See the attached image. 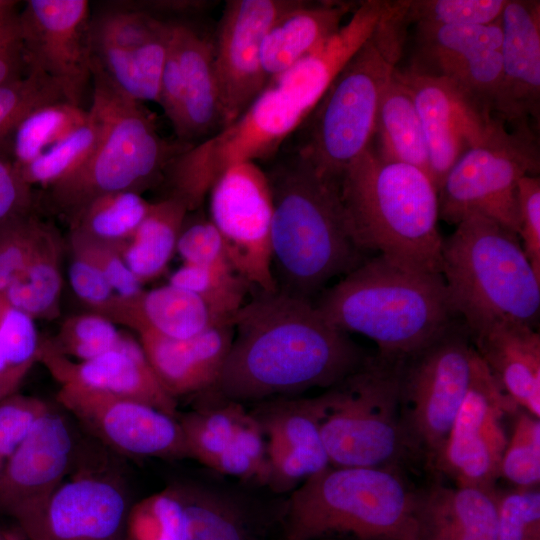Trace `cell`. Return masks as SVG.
Listing matches in <instances>:
<instances>
[{
    "label": "cell",
    "mask_w": 540,
    "mask_h": 540,
    "mask_svg": "<svg viewBox=\"0 0 540 540\" xmlns=\"http://www.w3.org/2000/svg\"><path fill=\"white\" fill-rule=\"evenodd\" d=\"M382 15L377 2L362 1L335 34L270 80L239 118L174 157L164 175L170 187L168 196L181 200L188 211L196 210L228 168L275 155L312 112Z\"/></svg>",
    "instance_id": "obj_1"
},
{
    "label": "cell",
    "mask_w": 540,
    "mask_h": 540,
    "mask_svg": "<svg viewBox=\"0 0 540 540\" xmlns=\"http://www.w3.org/2000/svg\"><path fill=\"white\" fill-rule=\"evenodd\" d=\"M232 344L212 388L226 401H262L330 388L367 358L311 300L261 292L233 319Z\"/></svg>",
    "instance_id": "obj_2"
},
{
    "label": "cell",
    "mask_w": 540,
    "mask_h": 540,
    "mask_svg": "<svg viewBox=\"0 0 540 540\" xmlns=\"http://www.w3.org/2000/svg\"><path fill=\"white\" fill-rule=\"evenodd\" d=\"M338 185L345 226L360 250L441 273L438 190L425 171L384 160L371 143Z\"/></svg>",
    "instance_id": "obj_3"
},
{
    "label": "cell",
    "mask_w": 540,
    "mask_h": 540,
    "mask_svg": "<svg viewBox=\"0 0 540 540\" xmlns=\"http://www.w3.org/2000/svg\"><path fill=\"white\" fill-rule=\"evenodd\" d=\"M332 326L374 341L378 355L403 360L420 351L459 317L444 278L376 255L326 289L315 304Z\"/></svg>",
    "instance_id": "obj_4"
},
{
    "label": "cell",
    "mask_w": 540,
    "mask_h": 540,
    "mask_svg": "<svg viewBox=\"0 0 540 540\" xmlns=\"http://www.w3.org/2000/svg\"><path fill=\"white\" fill-rule=\"evenodd\" d=\"M273 196L271 251L279 291L310 298L363 261L345 226L338 182L296 152L266 172Z\"/></svg>",
    "instance_id": "obj_5"
},
{
    "label": "cell",
    "mask_w": 540,
    "mask_h": 540,
    "mask_svg": "<svg viewBox=\"0 0 540 540\" xmlns=\"http://www.w3.org/2000/svg\"><path fill=\"white\" fill-rule=\"evenodd\" d=\"M408 0L391 1L376 27L301 124L294 148L324 178L339 182L372 142L378 108L407 40Z\"/></svg>",
    "instance_id": "obj_6"
},
{
    "label": "cell",
    "mask_w": 540,
    "mask_h": 540,
    "mask_svg": "<svg viewBox=\"0 0 540 540\" xmlns=\"http://www.w3.org/2000/svg\"><path fill=\"white\" fill-rule=\"evenodd\" d=\"M441 274L470 335L512 320L535 327L540 277L516 233L479 214L463 218L442 245Z\"/></svg>",
    "instance_id": "obj_7"
},
{
    "label": "cell",
    "mask_w": 540,
    "mask_h": 540,
    "mask_svg": "<svg viewBox=\"0 0 540 540\" xmlns=\"http://www.w3.org/2000/svg\"><path fill=\"white\" fill-rule=\"evenodd\" d=\"M89 111L99 127L97 141L82 163L48 187V201L71 218L102 195L144 188L164 177L170 162L191 144L160 136L149 113L138 102L92 72Z\"/></svg>",
    "instance_id": "obj_8"
},
{
    "label": "cell",
    "mask_w": 540,
    "mask_h": 540,
    "mask_svg": "<svg viewBox=\"0 0 540 540\" xmlns=\"http://www.w3.org/2000/svg\"><path fill=\"white\" fill-rule=\"evenodd\" d=\"M286 540H415L414 491L396 471L329 465L284 510Z\"/></svg>",
    "instance_id": "obj_9"
},
{
    "label": "cell",
    "mask_w": 540,
    "mask_h": 540,
    "mask_svg": "<svg viewBox=\"0 0 540 540\" xmlns=\"http://www.w3.org/2000/svg\"><path fill=\"white\" fill-rule=\"evenodd\" d=\"M403 360L367 358L323 393L320 435L330 465L396 471L413 455L401 414Z\"/></svg>",
    "instance_id": "obj_10"
},
{
    "label": "cell",
    "mask_w": 540,
    "mask_h": 540,
    "mask_svg": "<svg viewBox=\"0 0 540 540\" xmlns=\"http://www.w3.org/2000/svg\"><path fill=\"white\" fill-rule=\"evenodd\" d=\"M481 363L458 318L432 343L402 361V422L414 456L438 464L451 427Z\"/></svg>",
    "instance_id": "obj_11"
},
{
    "label": "cell",
    "mask_w": 540,
    "mask_h": 540,
    "mask_svg": "<svg viewBox=\"0 0 540 540\" xmlns=\"http://www.w3.org/2000/svg\"><path fill=\"white\" fill-rule=\"evenodd\" d=\"M540 157L530 127L508 131L497 121L485 141L468 150L438 190L439 218L457 225L471 214L492 219L518 235L517 186L539 175Z\"/></svg>",
    "instance_id": "obj_12"
},
{
    "label": "cell",
    "mask_w": 540,
    "mask_h": 540,
    "mask_svg": "<svg viewBox=\"0 0 540 540\" xmlns=\"http://www.w3.org/2000/svg\"><path fill=\"white\" fill-rule=\"evenodd\" d=\"M210 221L221 234L234 271L261 292L277 291L272 268L273 196L256 162L228 168L209 193Z\"/></svg>",
    "instance_id": "obj_13"
},
{
    "label": "cell",
    "mask_w": 540,
    "mask_h": 540,
    "mask_svg": "<svg viewBox=\"0 0 540 540\" xmlns=\"http://www.w3.org/2000/svg\"><path fill=\"white\" fill-rule=\"evenodd\" d=\"M91 16L86 0H29L19 12L26 70L45 74L80 107L92 80Z\"/></svg>",
    "instance_id": "obj_14"
},
{
    "label": "cell",
    "mask_w": 540,
    "mask_h": 540,
    "mask_svg": "<svg viewBox=\"0 0 540 540\" xmlns=\"http://www.w3.org/2000/svg\"><path fill=\"white\" fill-rule=\"evenodd\" d=\"M516 408L481 359L436 468L457 486L494 490L508 443L502 420Z\"/></svg>",
    "instance_id": "obj_15"
},
{
    "label": "cell",
    "mask_w": 540,
    "mask_h": 540,
    "mask_svg": "<svg viewBox=\"0 0 540 540\" xmlns=\"http://www.w3.org/2000/svg\"><path fill=\"white\" fill-rule=\"evenodd\" d=\"M91 434L131 457H189L176 417L147 404L75 384H62L56 396Z\"/></svg>",
    "instance_id": "obj_16"
},
{
    "label": "cell",
    "mask_w": 540,
    "mask_h": 540,
    "mask_svg": "<svg viewBox=\"0 0 540 540\" xmlns=\"http://www.w3.org/2000/svg\"><path fill=\"white\" fill-rule=\"evenodd\" d=\"M298 1H227L213 41L222 128L239 118L268 84L260 60L264 37Z\"/></svg>",
    "instance_id": "obj_17"
},
{
    "label": "cell",
    "mask_w": 540,
    "mask_h": 540,
    "mask_svg": "<svg viewBox=\"0 0 540 540\" xmlns=\"http://www.w3.org/2000/svg\"><path fill=\"white\" fill-rule=\"evenodd\" d=\"M75 438L67 419L50 407L0 472V514L23 534L40 516L73 466Z\"/></svg>",
    "instance_id": "obj_18"
},
{
    "label": "cell",
    "mask_w": 540,
    "mask_h": 540,
    "mask_svg": "<svg viewBox=\"0 0 540 540\" xmlns=\"http://www.w3.org/2000/svg\"><path fill=\"white\" fill-rule=\"evenodd\" d=\"M133 503L114 472L82 469L64 480L23 535L26 540H127Z\"/></svg>",
    "instance_id": "obj_19"
},
{
    "label": "cell",
    "mask_w": 540,
    "mask_h": 540,
    "mask_svg": "<svg viewBox=\"0 0 540 540\" xmlns=\"http://www.w3.org/2000/svg\"><path fill=\"white\" fill-rule=\"evenodd\" d=\"M417 108L429 154V175L437 190L453 165L482 144L498 119L483 111L449 79L400 69Z\"/></svg>",
    "instance_id": "obj_20"
},
{
    "label": "cell",
    "mask_w": 540,
    "mask_h": 540,
    "mask_svg": "<svg viewBox=\"0 0 540 540\" xmlns=\"http://www.w3.org/2000/svg\"><path fill=\"white\" fill-rule=\"evenodd\" d=\"M38 361L60 385H79L178 417L176 398L158 380L139 340L130 336L123 335L117 346L86 361L72 360L42 341Z\"/></svg>",
    "instance_id": "obj_21"
},
{
    "label": "cell",
    "mask_w": 540,
    "mask_h": 540,
    "mask_svg": "<svg viewBox=\"0 0 540 540\" xmlns=\"http://www.w3.org/2000/svg\"><path fill=\"white\" fill-rule=\"evenodd\" d=\"M500 26L502 73L493 112L514 129L530 127L540 111V2L507 0Z\"/></svg>",
    "instance_id": "obj_22"
},
{
    "label": "cell",
    "mask_w": 540,
    "mask_h": 540,
    "mask_svg": "<svg viewBox=\"0 0 540 540\" xmlns=\"http://www.w3.org/2000/svg\"><path fill=\"white\" fill-rule=\"evenodd\" d=\"M138 340L165 390L174 398L212 389L229 353L233 322L213 326L188 339L139 330Z\"/></svg>",
    "instance_id": "obj_23"
},
{
    "label": "cell",
    "mask_w": 540,
    "mask_h": 540,
    "mask_svg": "<svg viewBox=\"0 0 540 540\" xmlns=\"http://www.w3.org/2000/svg\"><path fill=\"white\" fill-rule=\"evenodd\" d=\"M171 39L178 56L181 88L174 131L179 141L193 145V140L212 136L223 127L213 41L189 22H173Z\"/></svg>",
    "instance_id": "obj_24"
},
{
    "label": "cell",
    "mask_w": 540,
    "mask_h": 540,
    "mask_svg": "<svg viewBox=\"0 0 540 540\" xmlns=\"http://www.w3.org/2000/svg\"><path fill=\"white\" fill-rule=\"evenodd\" d=\"M471 339L504 393L517 407L540 418V335L535 327L503 320Z\"/></svg>",
    "instance_id": "obj_25"
},
{
    "label": "cell",
    "mask_w": 540,
    "mask_h": 540,
    "mask_svg": "<svg viewBox=\"0 0 540 540\" xmlns=\"http://www.w3.org/2000/svg\"><path fill=\"white\" fill-rule=\"evenodd\" d=\"M498 492L432 485L414 491L415 540H496Z\"/></svg>",
    "instance_id": "obj_26"
},
{
    "label": "cell",
    "mask_w": 540,
    "mask_h": 540,
    "mask_svg": "<svg viewBox=\"0 0 540 540\" xmlns=\"http://www.w3.org/2000/svg\"><path fill=\"white\" fill-rule=\"evenodd\" d=\"M170 22L117 1L91 16V53L95 67L121 89L140 87L139 64L149 43ZM142 98V91H141Z\"/></svg>",
    "instance_id": "obj_27"
},
{
    "label": "cell",
    "mask_w": 540,
    "mask_h": 540,
    "mask_svg": "<svg viewBox=\"0 0 540 540\" xmlns=\"http://www.w3.org/2000/svg\"><path fill=\"white\" fill-rule=\"evenodd\" d=\"M358 4L346 1H298L266 33L261 67L267 82L310 55L343 25Z\"/></svg>",
    "instance_id": "obj_28"
},
{
    "label": "cell",
    "mask_w": 540,
    "mask_h": 540,
    "mask_svg": "<svg viewBox=\"0 0 540 540\" xmlns=\"http://www.w3.org/2000/svg\"><path fill=\"white\" fill-rule=\"evenodd\" d=\"M135 332L148 330L171 339H188L224 323L200 297L171 284L149 291L134 301L118 298L109 317Z\"/></svg>",
    "instance_id": "obj_29"
},
{
    "label": "cell",
    "mask_w": 540,
    "mask_h": 540,
    "mask_svg": "<svg viewBox=\"0 0 540 540\" xmlns=\"http://www.w3.org/2000/svg\"><path fill=\"white\" fill-rule=\"evenodd\" d=\"M375 138L377 144L372 145L381 158L415 166L429 175V154L421 120L400 67L381 99Z\"/></svg>",
    "instance_id": "obj_30"
},
{
    "label": "cell",
    "mask_w": 540,
    "mask_h": 540,
    "mask_svg": "<svg viewBox=\"0 0 540 540\" xmlns=\"http://www.w3.org/2000/svg\"><path fill=\"white\" fill-rule=\"evenodd\" d=\"M188 212L186 205L172 196L151 203L134 234L117 246L128 268L143 284L167 268Z\"/></svg>",
    "instance_id": "obj_31"
},
{
    "label": "cell",
    "mask_w": 540,
    "mask_h": 540,
    "mask_svg": "<svg viewBox=\"0 0 540 540\" xmlns=\"http://www.w3.org/2000/svg\"><path fill=\"white\" fill-rule=\"evenodd\" d=\"M61 257V238L44 223L27 265L3 294L7 304L34 319L52 317L63 286Z\"/></svg>",
    "instance_id": "obj_32"
},
{
    "label": "cell",
    "mask_w": 540,
    "mask_h": 540,
    "mask_svg": "<svg viewBox=\"0 0 540 540\" xmlns=\"http://www.w3.org/2000/svg\"><path fill=\"white\" fill-rule=\"evenodd\" d=\"M415 51L409 68L439 76L446 68L473 54L499 50L500 22L487 25H417Z\"/></svg>",
    "instance_id": "obj_33"
},
{
    "label": "cell",
    "mask_w": 540,
    "mask_h": 540,
    "mask_svg": "<svg viewBox=\"0 0 540 540\" xmlns=\"http://www.w3.org/2000/svg\"><path fill=\"white\" fill-rule=\"evenodd\" d=\"M183 507L182 540H253L246 510L210 488L175 486Z\"/></svg>",
    "instance_id": "obj_34"
},
{
    "label": "cell",
    "mask_w": 540,
    "mask_h": 540,
    "mask_svg": "<svg viewBox=\"0 0 540 540\" xmlns=\"http://www.w3.org/2000/svg\"><path fill=\"white\" fill-rule=\"evenodd\" d=\"M276 399L267 401L258 417L253 415L267 439L266 444L329 461L320 435L324 394Z\"/></svg>",
    "instance_id": "obj_35"
},
{
    "label": "cell",
    "mask_w": 540,
    "mask_h": 540,
    "mask_svg": "<svg viewBox=\"0 0 540 540\" xmlns=\"http://www.w3.org/2000/svg\"><path fill=\"white\" fill-rule=\"evenodd\" d=\"M151 202L133 191L97 197L69 220L71 234L119 246L130 239L148 214Z\"/></svg>",
    "instance_id": "obj_36"
},
{
    "label": "cell",
    "mask_w": 540,
    "mask_h": 540,
    "mask_svg": "<svg viewBox=\"0 0 540 540\" xmlns=\"http://www.w3.org/2000/svg\"><path fill=\"white\" fill-rule=\"evenodd\" d=\"M88 119V110L65 101L48 104L29 114L12 135V162L21 169Z\"/></svg>",
    "instance_id": "obj_37"
},
{
    "label": "cell",
    "mask_w": 540,
    "mask_h": 540,
    "mask_svg": "<svg viewBox=\"0 0 540 540\" xmlns=\"http://www.w3.org/2000/svg\"><path fill=\"white\" fill-rule=\"evenodd\" d=\"M168 283L194 293L229 322L246 302L250 286L232 268L186 263L171 274Z\"/></svg>",
    "instance_id": "obj_38"
},
{
    "label": "cell",
    "mask_w": 540,
    "mask_h": 540,
    "mask_svg": "<svg viewBox=\"0 0 540 540\" xmlns=\"http://www.w3.org/2000/svg\"><path fill=\"white\" fill-rule=\"evenodd\" d=\"M245 413L242 404L226 401L220 406L198 409L178 416L189 457L210 468L231 440Z\"/></svg>",
    "instance_id": "obj_39"
},
{
    "label": "cell",
    "mask_w": 540,
    "mask_h": 540,
    "mask_svg": "<svg viewBox=\"0 0 540 540\" xmlns=\"http://www.w3.org/2000/svg\"><path fill=\"white\" fill-rule=\"evenodd\" d=\"M99 135L94 115L88 110L87 121L46 152L19 169L32 187L48 188L72 173L88 156Z\"/></svg>",
    "instance_id": "obj_40"
},
{
    "label": "cell",
    "mask_w": 540,
    "mask_h": 540,
    "mask_svg": "<svg viewBox=\"0 0 540 540\" xmlns=\"http://www.w3.org/2000/svg\"><path fill=\"white\" fill-rule=\"evenodd\" d=\"M211 469L245 480L267 484L269 462L264 433L257 419L245 413L234 434L210 466Z\"/></svg>",
    "instance_id": "obj_41"
},
{
    "label": "cell",
    "mask_w": 540,
    "mask_h": 540,
    "mask_svg": "<svg viewBox=\"0 0 540 540\" xmlns=\"http://www.w3.org/2000/svg\"><path fill=\"white\" fill-rule=\"evenodd\" d=\"M65 101L55 83L37 70L0 85V143L38 108ZM66 102V101H65Z\"/></svg>",
    "instance_id": "obj_42"
},
{
    "label": "cell",
    "mask_w": 540,
    "mask_h": 540,
    "mask_svg": "<svg viewBox=\"0 0 540 540\" xmlns=\"http://www.w3.org/2000/svg\"><path fill=\"white\" fill-rule=\"evenodd\" d=\"M183 507L175 486L133 503L127 540H182Z\"/></svg>",
    "instance_id": "obj_43"
},
{
    "label": "cell",
    "mask_w": 540,
    "mask_h": 540,
    "mask_svg": "<svg viewBox=\"0 0 540 540\" xmlns=\"http://www.w3.org/2000/svg\"><path fill=\"white\" fill-rule=\"evenodd\" d=\"M122 337L115 322L93 312L66 319L55 340L48 341L58 353L75 361H86L111 350Z\"/></svg>",
    "instance_id": "obj_44"
},
{
    "label": "cell",
    "mask_w": 540,
    "mask_h": 540,
    "mask_svg": "<svg viewBox=\"0 0 540 540\" xmlns=\"http://www.w3.org/2000/svg\"><path fill=\"white\" fill-rule=\"evenodd\" d=\"M507 0H408L409 23L433 26L487 25L500 22Z\"/></svg>",
    "instance_id": "obj_45"
},
{
    "label": "cell",
    "mask_w": 540,
    "mask_h": 540,
    "mask_svg": "<svg viewBox=\"0 0 540 540\" xmlns=\"http://www.w3.org/2000/svg\"><path fill=\"white\" fill-rule=\"evenodd\" d=\"M501 73L499 49L468 56L446 68L439 76L449 79L471 101L492 115Z\"/></svg>",
    "instance_id": "obj_46"
},
{
    "label": "cell",
    "mask_w": 540,
    "mask_h": 540,
    "mask_svg": "<svg viewBox=\"0 0 540 540\" xmlns=\"http://www.w3.org/2000/svg\"><path fill=\"white\" fill-rule=\"evenodd\" d=\"M501 476L519 488H532L539 484L540 420L528 412L517 418L502 458Z\"/></svg>",
    "instance_id": "obj_47"
},
{
    "label": "cell",
    "mask_w": 540,
    "mask_h": 540,
    "mask_svg": "<svg viewBox=\"0 0 540 540\" xmlns=\"http://www.w3.org/2000/svg\"><path fill=\"white\" fill-rule=\"evenodd\" d=\"M496 540H540L538 488L498 493Z\"/></svg>",
    "instance_id": "obj_48"
},
{
    "label": "cell",
    "mask_w": 540,
    "mask_h": 540,
    "mask_svg": "<svg viewBox=\"0 0 540 540\" xmlns=\"http://www.w3.org/2000/svg\"><path fill=\"white\" fill-rule=\"evenodd\" d=\"M70 245L73 254L84 257L102 273L119 299L134 301L145 291L116 246L75 234H70Z\"/></svg>",
    "instance_id": "obj_49"
},
{
    "label": "cell",
    "mask_w": 540,
    "mask_h": 540,
    "mask_svg": "<svg viewBox=\"0 0 540 540\" xmlns=\"http://www.w3.org/2000/svg\"><path fill=\"white\" fill-rule=\"evenodd\" d=\"M41 342L35 319L8 306L0 321V373L37 362Z\"/></svg>",
    "instance_id": "obj_50"
},
{
    "label": "cell",
    "mask_w": 540,
    "mask_h": 540,
    "mask_svg": "<svg viewBox=\"0 0 540 540\" xmlns=\"http://www.w3.org/2000/svg\"><path fill=\"white\" fill-rule=\"evenodd\" d=\"M50 407L42 399L17 393L0 402V472Z\"/></svg>",
    "instance_id": "obj_51"
},
{
    "label": "cell",
    "mask_w": 540,
    "mask_h": 540,
    "mask_svg": "<svg viewBox=\"0 0 540 540\" xmlns=\"http://www.w3.org/2000/svg\"><path fill=\"white\" fill-rule=\"evenodd\" d=\"M43 222L27 215L0 229V294L27 265Z\"/></svg>",
    "instance_id": "obj_52"
},
{
    "label": "cell",
    "mask_w": 540,
    "mask_h": 540,
    "mask_svg": "<svg viewBox=\"0 0 540 540\" xmlns=\"http://www.w3.org/2000/svg\"><path fill=\"white\" fill-rule=\"evenodd\" d=\"M176 253L186 264L232 268L223 238L210 219L184 223Z\"/></svg>",
    "instance_id": "obj_53"
},
{
    "label": "cell",
    "mask_w": 540,
    "mask_h": 540,
    "mask_svg": "<svg viewBox=\"0 0 540 540\" xmlns=\"http://www.w3.org/2000/svg\"><path fill=\"white\" fill-rule=\"evenodd\" d=\"M518 237L535 273L540 277V178L522 177L517 186Z\"/></svg>",
    "instance_id": "obj_54"
},
{
    "label": "cell",
    "mask_w": 540,
    "mask_h": 540,
    "mask_svg": "<svg viewBox=\"0 0 540 540\" xmlns=\"http://www.w3.org/2000/svg\"><path fill=\"white\" fill-rule=\"evenodd\" d=\"M68 278L79 300L91 307L94 312L109 318L118 297L102 273L90 261L72 253Z\"/></svg>",
    "instance_id": "obj_55"
},
{
    "label": "cell",
    "mask_w": 540,
    "mask_h": 540,
    "mask_svg": "<svg viewBox=\"0 0 540 540\" xmlns=\"http://www.w3.org/2000/svg\"><path fill=\"white\" fill-rule=\"evenodd\" d=\"M15 1L0 4V85L26 73Z\"/></svg>",
    "instance_id": "obj_56"
},
{
    "label": "cell",
    "mask_w": 540,
    "mask_h": 540,
    "mask_svg": "<svg viewBox=\"0 0 540 540\" xmlns=\"http://www.w3.org/2000/svg\"><path fill=\"white\" fill-rule=\"evenodd\" d=\"M31 186L14 163L0 154V229L30 215Z\"/></svg>",
    "instance_id": "obj_57"
},
{
    "label": "cell",
    "mask_w": 540,
    "mask_h": 540,
    "mask_svg": "<svg viewBox=\"0 0 540 540\" xmlns=\"http://www.w3.org/2000/svg\"><path fill=\"white\" fill-rule=\"evenodd\" d=\"M134 9L166 22H188L206 12L213 2L201 0H140L125 1Z\"/></svg>",
    "instance_id": "obj_58"
},
{
    "label": "cell",
    "mask_w": 540,
    "mask_h": 540,
    "mask_svg": "<svg viewBox=\"0 0 540 540\" xmlns=\"http://www.w3.org/2000/svg\"><path fill=\"white\" fill-rule=\"evenodd\" d=\"M33 365H24L0 373V402L16 393Z\"/></svg>",
    "instance_id": "obj_59"
},
{
    "label": "cell",
    "mask_w": 540,
    "mask_h": 540,
    "mask_svg": "<svg viewBox=\"0 0 540 540\" xmlns=\"http://www.w3.org/2000/svg\"><path fill=\"white\" fill-rule=\"evenodd\" d=\"M0 540H23V539L0 529Z\"/></svg>",
    "instance_id": "obj_60"
},
{
    "label": "cell",
    "mask_w": 540,
    "mask_h": 540,
    "mask_svg": "<svg viewBox=\"0 0 540 540\" xmlns=\"http://www.w3.org/2000/svg\"><path fill=\"white\" fill-rule=\"evenodd\" d=\"M8 306L9 305L7 304L4 296L0 294V321H1V319H2V317L4 315V313H5L6 309L8 308Z\"/></svg>",
    "instance_id": "obj_61"
},
{
    "label": "cell",
    "mask_w": 540,
    "mask_h": 540,
    "mask_svg": "<svg viewBox=\"0 0 540 540\" xmlns=\"http://www.w3.org/2000/svg\"><path fill=\"white\" fill-rule=\"evenodd\" d=\"M319 540H345V539H319Z\"/></svg>",
    "instance_id": "obj_62"
},
{
    "label": "cell",
    "mask_w": 540,
    "mask_h": 540,
    "mask_svg": "<svg viewBox=\"0 0 540 540\" xmlns=\"http://www.w3.org/2000/svg\"><path fill=\"white\" fill-rule=\"evenodd\" d=\"M3 2V0H0V4Z\"/></svg>",
    "instance_id": "obj_63"
}]
</instances>
